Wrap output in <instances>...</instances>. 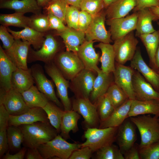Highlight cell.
Returning a JSON list of instances; mask_svg holds the SVG:
<instances>
[{"instance_id":"obj_36","label":"cell","mask_w":159,"mask_h":159,"mask_svg":"<svg viewBox=\"0 0 159 159\" xmlns=\"http://www.w3.org/2000/svg\"><path fill=\"white\" fill-rule=\"evenodd\" d=\"M23 13L15 12L11 14H1L0 23L6 27L9 26L25 28L29 27L30 17Z\"/></svg>"},{"instance_id":"obj_6","label":"cell","mask_w":159,"mask_h":159,"mask_svg":"<svg viewBox=\"0 0 159 159\" xmlns=\"http://www.w3.org/2000/svg\"><path fill=\"white\" fill-rule=\"evenodd\" d=\"M44 69L55 85L58 97L61 100L64 110H72V104L68 95V90L69 87V81L53 63L45 64Z\"/></svg>"},{"instance_id":"obj_58","label":"cell","mask_w":159,"mask_h":159,"mask_svg":"<svg viewBox=\"0 0 159 159\" xmlns=\"http://www.w3.org/2000/svg\"><path fill=\"white\" fill-rule=\"evenodd\" d=\"M51 0H37L38 5L42 8L45 7Z\"/></svg>"},{"instance_id":"obj_9","label":"cell","mask_w":159,"mask_h":159,"mask_svg":"<svg viewBox=\"0 0 159 159\" xmlns=\"http://www.w3.org/2000/svg\"><path fill=\"white\" fill-rule=\"evenodd\" d=\"M138 17L137 12L124 17L107 19L106 24L110 26L112 41L122 37L136 29Z\"/></svg>"},{"instance_id":"obj_47","label":"cell","mask_w":159,"mask_h":159,"mask_svg":"<svg viewBox=\"0 0 159 159\" xmlns=\"http://www.w3.org/2000/svg\"><path fill=\"white\" fill-rule=\"evenodd\" d=\"M8 31L7 27L1 25L0 26V39L5 50L9 49L13 45L15 39Z\"/></svg>"},{"instance_id":"obj_25","label":"cell","mask_w":159,"mask_h":159,"mask_svg":"<svg viewBox=\"0 0 159 159\" xmlns=\"http://www.w3.org/2000/svg\"><path fill=\"white\" fill-rule=\"evenodd\" d=\"M0 8L12 9L24 14L31 12L34 14L41 13L42 9L36 0H3L0 2Z\"/></svg>"},{"instance_id":"obj_21","label":"cell","mask_w":159,"mask_h":159,"mask_svg":"<svg viewBox=\"0 0 159 159\" xmlns=\"http://www.w3.org/2000/svg\"><path fill=\"white\" fill-rule=\"evenodd\" d=\"M94 42V41L85 40L80 46L77 53L84 64L85 69L97 73L101 69L97 66L99 55L93 47Z\"/></svg>"},{"instance_id":"obj_46","label":"cell","mask_w":159,"mask_h":159,"mask_svg":"<svg viewBox=\"0 0 159 159\" xmlns=\"http://www.w3.org/2000/svg\"><path fill=\"white\" fill-rule=\"evenodd\" d=\"M80 11L74 6L68 5L65 15V21L67 26L78 29V23Z\"/></svg>"},{"instance_id":"obj_24","label":"cell","mask_w":159,"mask_h":159,"mask_svg":"<svg viewBox=\"0 0 159 159\" xmlns=\"http://www.w3.org/2000/svg\"><path fill=\"white\" fill-rule=\"evenodd\" d=\"M132 100L128 99L124 103L115 108L105 120L100 121L99 128L120 126L128 118Z\"/></svg>"},{"instance_id":"obj_35","label":"cell","mask_w":159,"mask_h":159,"mask_svg":"<svg viewBox=\"0 0 159 159\" xmlns=\"http://www.w3.org/2000/svg\"><path fill=\"white\" fill-rule=\"evenodd\" d=\"M27 105L29 108H43L50 101L34 85L21 93Z\"/></svg>"},{"instance_id":"obj_14","label":"cell","mask_w":159,"mask_h":159,"mask_svg":"<svg viewBox=\"0 0 159 159\" xmlns=\"http://www.w3.org/2000/svg\"><path fill=\"white\" fill-rule=\"evenodd\" d=\"M94 73L84 69L71 80L72 87L77 98H89L96 78Z\"/></svg>"},{"instance_id":"obj_22","label":"cell","mask_w":159,"mask_h":159,"mask_svg":"<svg viewBox=\"0 0 159 159\" xmlns=\"http://www.w3.org/2000/svg\"><path fill=\"white\" fill-rule=\"evenodd\" d=\"M17 67L0 46V85L6 91L12 88L11 80L12 74Z\"/></svg>"},{"instance_id":"obj_27","label":"cell","mask_w":159,"mask_h":159,"mask_svg":"<svg viewBox=\"0 0 159 159\" xmlns=\"http://www.w3.org/2000/svg\"><path fill=\"white\" fill-rule=\"evenodd\" d=\"M138 17L136 24V37L142 34L153 33L156 30L154 28L152 22L159 19L149 8H146L137 11Z\"/></svg>"},{"instance_id":"obj_64","label":"cell","mask_w":159,"mask_h":159,"mask_svg":"<svg viewBox=\"0 0 159 159\" xmlns=\"http://www.w3.org/2000/svg\"><path fill=\"white\" fill-rule=\"evenodd\" d=\"M158 120H159V117H158Z\"/></svg>"},{"instance_id":"obj_39","label":"cell","mask_w":159,"mask_h":159,"mask_svg":"<svg viewBox=\"0 0 159 159\" xmlns=\"http://www.w3.org/2000/svg\"><path fill=\"white\" fill-rule=\"evenodd\" d=\"M68 5L65 0H51L43 9L46 14L49 13L52 14L65 24V15Z\"/></svg>"},{"instance_id":"obj_33","label":"cell","mask_w":159,"mask_h":159,"mask_svg":"<svg viewBox=\"0 0 159 159\" xmlns=\"http://www.w3.org/2000/svg\"><path fill=\"white\" fill-rule=\"evenodd\" d=\"M80 117V114L72 110L64 111L61 120L60 132L63 138L66 140L69 139L71 131L75 133L78 130L77 123Z\"/></svg>"},{"instance_id":"obj_54","label":"cell","mask_w":159,"mask_h":159,"mask_svg":"<svg viewBox=\"0 0 159 159\" xmlns=\"http://www.w3.org/2000/svg\"><path fill=\"white\" fill-rule=\"evenodd\" d=\"M123 155L125 159H140L139 146L134 144Z\"/></svg>"},{"instance_id":"obj_45","label":"cell","mask_w":159,"mask_h":159,"mask_svg":"<svg viewBox=\"0 0 159 159\" xmlns=\"http://www.w3.org/2000/svg\"><path fill=\"white\" fill-rule=\"evenodd\" d=\"M142 159H159V141L139 149Z\"/></svg>"},{"instance_id":"obj_38","label":"cell","mask_w":159,"mask_h":159,"mask_svg":"<svg viewBox=\"0 0 159 159\" xmlns=\"http://www.w3.org/2000/svg\"><path fill=\"white\" fill-rule=\"evenodd\" d=\"M7 135L9 149L13 151L19 150L24 141V136L19 126H9Z\"/></svg>"},{"instance_id":"obj_29","label":"cell","mask_w":159,"mask_h":159,"mask_svg":"<svg viewBox=\"0 0 159 159\" xmlns=\"http://www.w3.org/2000/svg\"><path fill=\"white\" fill-rule=\"evenodd\" d=\"M34 83L30 68L24 69L17 68L12 74V88L20 93L28 90Z\"/></svg>"},{"instance_id":"obj_37","label":"cell","mask_w":159,"mask_h":159,"mask_svg":"<svg viewBox=\"0 0 159 159\" xmlns=\"http://www.w3.org/2000/svg\"><path fill=\"white\" fill-rule=\"evenodd\" d=\"M54 103L49 101L42 108L46 113L50 124L59 133L61 120L64 111Z\"/></svg>"},{"instance_id":"obj_56","label":"cell","mask_w":159,"mask_h":159,"mask_svg":"<svg viewBox=\"0 0 159 159\" xmlns=\"http://www.w3.org/2000/svg\"><path fill=\"white\" fill-rule=\"evenodd\" d=\"M25 158L26 159H43L37 148H27Z\"/></svg>"},{"instance_id":"obj_10","label":"cell","mask_w":159,"mask_h":159,"mask_svg":"<svg viewBox=\"0 0 159 159\" xmlns=\"http://www.w3.org/2000/svg\"><path fill=\"white\" fill-rule=\"evenodd\" d=\"M106 12L101 11L93 16L92 21L85 32V39L88 41H98L110 43L112 42L109 31L105 27Z\"/></svg>"},{"instance_id":"obj_44","label":"cell","mask_w":159,"mask_h":159,"mask_svg":"<svg viewBox=\"0 0 159 159\" xmlns=\"http://www.w3.org/2000/svg\"><path fill=\"white\" fill-rule=\"evenodd\" d=\"M105 7L102 0H82L80 9L87 12L93 16L102 11Z\"/></svg>"},{"instance_id":"obj_63","label":"cell","mask_w":159,"mask_h":159,"mask_svg":"<svg viewBox=\"0 0 159 159\" xmlns=\"http://www.w3.org/2000/svg\"><path fill=\"white\" fill-rule=\"evenodd\" d=\"M3 0H0V2L2 1H3Z\"/></svg>"},{"instance_id":"obj_18","label":"cell","mask_w":159,"mask_h":159,"mask_svg":"<svg viewBox=\"0 0 159 159\" xmlns=\"http://www.w3.org/2000/svg\"><path fill=\"white\" fill-rule=\"evenodd\" d=\"M31 45L28 42L16 39L12 46L5 52L15 66L27 69V59Z\"/></svg>"},{"instance_id":"obj_59","label":"cell","mask_w":159,"mask_h":159,"mask_svg":"<svg viewBox=\"0 0 159 159\" xmlns=\"http://www.w3.org/2000/svg\"><path fill=\"white\" fill-rule=\"evenodd\" d=\"M151 11L159 18V6L149 8Z\"/></svg>"},{"instance_id":"obj_51","label":"cell","mask_w":159,"mask_h":159,"mask_svg":"<svg viewBox=\"0 0 159 159\" xmlns=\"http://www.w3.org/2000/svg\"><path fill=\"white\" fill-rule=\"evenodd\" d=\"M136 5L133 9V12L146 8L159 6V0H136Z\"/></svg>"},{"instance_id":"obj_30","label":"cell","mask_w":159,"mask_h":159,"mask_svg":"<svg viewBox=\"0 0 159 159\" xmlns=\"http://www.w3.org/2000/svg\"><path fill=\"white\" fill-rule=\"evenodd\" d=\"M140 38L145 48L151 68L159 73V69L156 65L155 56L159 43V30L148 34H142Z\"/></svg>"},{"instance_id":"obj_61","label":"cell","mask_w":159,"mask_h":159,"mask_svg":"<svg viewBox=\"0 0 159 159\" xmlns=\"http://www.w3.org/2000/svg\"><path fill=\"white\" fill-rule=\"evenodd\" d=\"M155 60L156 65L159 69V43L158 47L155 54Z\"/></svg>"},{"instance_id":"obj_13","label":"cell","mask_w":159,"mask_h":159,"mask_svg":"<svg viewBox=\"0 0 159 159\" xmlns=\"http://www.w3.org/2000/svg\"><path fill=\"white\" fill-rule=\"evenodd\" d=\"M30 69L35 83L38 89L50 100L59 107L63 105L57 97L52 81L45 76L42 67L36 64L32 66Z\"/></svg>"},{"instance_id":"obj_62","label":"cell","mask_w":159,"mask_h":159,"mask_svg":"<svg viewBox=\"0 0 159 159\" xmlns=\"http://www.w3.org/2000/svg\"><path fill=\"white\" fill-rule=\"evenodd\" d=\"M157 24L159 26V21L158 22Z\"/></svg>"},{"instance_id":"obj_49","label":"cell","mask_w":159,"mask_h":159,"mask_svg":"<svg viewBox=\"0 0 159 159\" xmlns=\"http://www.w3.org/2000/svg\"><path fill=\"white\" fill-rule=\"evenodd\" d=\"M93 153L88 147H81L74 151L69 159H90Z\"/></svg>"},{"instance_id":"obj_4","label":"cell","mask_w":159,"mask_h":159,"mask_svg":"<svg viewBox=\"0 0 159 159\" xmlns=\"http://www.w3.org/2000/svg\"><path fill=\"white\" fill-rule=\"evenodd\" d=\"M118 128H87L84 135L86 141L80 144L81 147H88L94 153L103 147L113 144L115 141Z\"/></svg>"},{"instance_id":"obj_19","label":"cell","mask_w":159,"mask_h":159,"mask_svg":"<svg viewBox=\"0 0 159 159\" xmlns=\"http://www.w3.org/2000/svg\"><path fill=\"white\" fill-rule=\"evenodd\" d=\"M134 125L130 119H126L118 127L115 141L123 154L134 145L137 139Z\"/></svg>"},{"instance_id":"obj_23","label":"cell","mask_w":159,"mask_h":159,"mask_svg":"<svg viewBox=\"0 0 159 159\" xmlns=\"http://www.w3.org/2000/svg\"><path fill=\"white\" fill-rule=\"evenodd\" d=\"M56 34L62 39L67 51L76 53L86 40L85 32L67 26L64 31Z\"/></svg>"},{"instance_id":"obj_1","label":"cell","mask_w":159,"mask_h":159,"mask_svg":"<svg viewBox=\"0 0 159 159\" xmlns=\"http://www.w3.org/2000/svg\"><path fill=\"white\" fill-rule=\"evenodd\" d=\"M18 126L23 135V143L27 148H37L54 139L59 133L49 122H37Z\"/></svg>"},{"instance_id":"obj_8","label":"cell","mask_w":159,"mask_h":159,"mask_svg":"<svg viewBox=\"0 0 159 159\" xmlns=\"http://www.w3.org/2000/svg\"><path fill=\"white\" fill-rule=\"evenodd\" d=\"M72 107V110L82 116L86 129L99 128L100 120L97 107L95 104L91 102L89 98H77L73 101Z\"/></svg>"},{"instance_id":"obj_55","label":"cell","mask_w":159,"mask_h":159,"mask_svg":"<svg viewBox=\"0 0 159 159\" xmlns=\"http://www.w3.org/2000/svg\"><path fill=\"white\" fill-rule=\"evenodd\" d=\"M27 148L24 147L21 148L17 153L11 154L8 151L3 157L4 159H23L25 156Z\"/></svg>"},{"instance_id":"obj_42","label":"cell","mask_w":159,"mask_h":159,"mask_svg":"<svg viewBox=\"0 0 159 159\" xmlns=\"http://www.w3.org/2000/svg\"><path fill=\"white\" fill-rule=\"evenodd\" d=\"M106 93L115 108L129 99L125 92L114 82L110 85Z\"/></svg>"},{"instance_id":"obj_41","label":"cell","mask_w":159,"mask_h":159,"mask_svg":"<svg viewBox=\"0 0 159 159\" xmlns=\"http://www.w3.org/2000/svg\"><path fill=\"white\" fill-rule=\"evenodd\" d=\"M97 159H125L119 147L113 144L103 147L97 151Z\"/></svg>"},{"instance_id":"obj_5","label":"cell","mask_w":159,"mask_h":159,"mask_svg":"<svg viewBox=\"0 0 159 159\" xmlns=\"http://www.w3.org/2000/svg\"><path fill=\"white\" fill-rule=\"evenodd\" d=\"M133 31L114 41L112 45L115 61L117 63L124 64L133 58L137 48L138 41Z\"/></svg>"},{"instance_id":"obj_57","label":"cell","mask_w":159,"mask_h":159,"mask_svg":"<svg viewBox=\"0 0 159 159\" xmlns=\"http://www.w3.org/2000/svg\"><path fill=\"white\" fill-rule=\"evenodd\" d=\"M82 0H65L68 4L78 9H80L81 3Z\"/></svg>"},{"instance_id":"obj_28","label":"cell","mask_w":159,"mask_h":159,"mask_svg":"<svg viewBox=\"0 0 159 159\" xmlns=\"http://www.w3.org/2000/svg\"><path fill=\"white\" fill-rule=\"evenodd\" d=\"M146 114H153L159 117V102L154 100H132L128 117Z\"/></svg>"},{"instance_id":"obj_12","label":"cell","mask_w":159,"mask_h":159,"mask_svg":"<svg viewBox=\"0 0 159 159\" xmlns=\"http://www.w3.org/2000/svg\"><path fill=\"white\" fill-rule=\"evenodd\" d=\"M3 104L10 115H18L26 111L29 108L21 93L11 88L8 91L0 89V104Z\"/></svg>"},{"instance_id":"obj_3","label":"cell","mask_w":159,"mask_h":159,"mask_svg":"<svg viewBox=\"0 0 159 159\" xmlns=\"http://www.w3.org/2000/svg\"><path fill=\"white\" fill-rule=\"evenodd\" d=\"M80 144L69 143L58 134L53 139L39 146L37 149L43 159H69L74 151L81 147Z\"/></svg>"},{"instance_id":"obj_40","label":"cell","mask_w":159,"mask_h":159,"mask_svg":"<svg viewBox=\"0 0 159 159\" xmlns=\"http://www.w3.org/2000/svg\"><path fill=\"white\" fill-rule=\"evenodd\" d=\"M94 104L97 106L100 121L107 119L115 109L107 93L100 97Z\"/></svg>"},{"instance_id":"obj_60","label":"cell","mask_w":159,"mask_h":159,"mask_svg":"<svg viewBox=\"0 0 159 159\" xmlns=\"http://www.w3.org/2000/svg\"><path fill=\"white\" fill-rule=\"evenodd\" d=\"M104 3L105 7H108L109 6L113 4L117 0H102Z\"/></svg>"},{"instance_id":"obj_34","label":"cell","mask_w":159,"mask_h":159,"mask_svg":"<svg viewBox=\"0 0 159 159\" xmlns=\"http://www.w3.org/2000/svg\"><path fill=\"white\" fill-rule=\"evenodd\" d=\"M93 88L89 97L90 101L95 103L102 96L106 93L112 82L111 74H107L101 71L97 73Z\"/></svg>"},{"instance_id":"obj_20","label":"cell","mask_w":159,"mask_h":159,"mask_svg":"<svg viewBox=\"0 0 159 159\" xmlns=\"http://www.w3.org/2000/svg\"><path fill=\"white\" fill-rule=\"evenodd\" d=\"M37 122H49V121L46 113L42 108H30L26 111L20 115H10L9 126H18Z\"/></svg>"},{"instance_id":"obj_48","label":"cell","mask_w":159,"mask_h":159,"mask_svg":"<svg viewBox=\"0 0 159 159\" xmlns=\"http://www.w3.org/2000/svg\"><path fill=\"white\" fill-rule=\"evenodd\" d=\"M93 16L87 12L80 11L78 23V29L85 32L91 23Z\"/></svg>"},{"instance_id":"obj_16","label":"cell","mask_w":159,"mask_h":159,"mask_svg":"<svg viewBox=\"0 0 159 159\" xmlns=\"http://www.w3.org/2000/svg\"><path fill=\"white\" fill-rule=\"evenodd\" d=\"M130 67L139 72L157 91L159 92V73L150 67L143 59L139 47L130 61Z\"/></svg>"},{"instance_id":"obj_15","label":"cell","mask_w":159,"mask_h":159,"mask_svg":"<svg viewBox=\"0 0 159 159\" xmlns=\"http://www.w3.org/2000/svg\"><path fill=\"white\" fill-rule=\"evenodd\" d=\"M135 70L130 66L117 63L113 73L114 83L126 94L129 99H135L132 85V77Z\"/></svg>"},{"instance_id":"obj_26","label":"cell","mask_w":159,"mask_h":159,"mask_svg":"<svg viewBox=\"0 0 159 159\" xmlns=\"http://www.w3.org/2000/svg\"><path fill=\"white\" fill-rule=\"evenodd\" d=\"M8 31L15 39H20L29 42L35 50L41 48L45 39L46 33H42L27 27L20 31L12 30L7 27Z\"/></svg>"},{"instance_id":"obj_53","label":"cell","mask_w":159,"mask_h":159,"mask_svg":"<svg viewBox=\"0 0 159 159\" xmlns=\"http://www.w3.org/2000/svg\"><path fill=\"white\" fill-rule=\"evenodd\" d=\"M9 149L7 135V130H0V158L1 159L4 154Z\"/></svg>"},{"instance_id":"obj_32","label":"cell","mask_w":159,"mask_h":159,"mask_svg":"<svg viewBox=\"0 0 159 159\" xmlns=\"http://www.w3.org/2000/svg\"><path fill=\"white\" fill-rule=\"evenodd\" d=\"M136 5V0H117L107 7L106 18L112 19L125 17Z\"/></svg>"},{"instance_id":"obj_11","label":"cell","mask_w":159,"mask_h":159,"mask_svg":"<svg viewBox=\"0 0 159 159\" xmlns=\"http://www.w3.org/2000/svg\"><path fill=\"white\" fill-rule=\"evenodd\" d=\"M59 48V44L54 37L51 34H46L40 49L35 50L30 48L27 62L40 61L45 64L51 63Z\"/></svg>"},{"instance_id":"obj_50","label":"cell","mask_w":159,"mask_h":159,"mask_svg":"<svg viewBox=\"0 0 159 159\" xmlns=\"http://www.w3.org/2000/svg\"><path fill=\"white\" fill-rule=\"evenodd\" d=\"M46 14L48 16L50 30L54 29L57 31V32H59L64 31L67 28V26L59 18L51 13Z\"/></svg>"},{"instance_id":"obj_17","label":"cell","mask_w":159,"mask_h":159,"mask_svg":"<svg viewBox=\"0 0 159 159\" xmlns=\"http://www.w3.org/2000/svg\"><path fill=\"white\" fill-rule=\"evenodd\" d=\"M132 85L135 99L140 101L154 100L159 102V92L138 71L135 70Z\"/></svg>"},{"instance_id":"obj_52","label":"cell","mask_w":159,"mask_h":159,"mask_svg":"<svg viewBox=\"0 0 159 159\" xmlns=\"http://www.w3.org/2000/svg\"><path fill=\"white\" fill-rule=\"evenodd\" d=\"M10 115L4 105L0 104V130H7Z\"/></svg>"},{"instance_id":"obj_2","label":"cell","mask_w":159,"mask_h":159,"mask_svg":"<svg viewBox=\"0 0 159 159\" xmlns=\"http://www.w3.org/2000/svg\"><path fill=\"white\" fill-rule=\"evenodd\" d=\"M158 117L143 115L129 117L138 128L140 136L139 149L159 141Z\"/></svg>"},{"instance_id":"obj_31","label":"cell","mask_w":159,"mask_h":159,"mask_svg":"<svg viewBox=\"0 0 159 159\" xmlns=\"http://www.w3.org/2000/svg\"><path fill=\"white\" fill-rule=\"evenodd\" d=\"M96 47L101 51V56L99 60L101 64V70L107 74L113 73L115 69V56L113 45L100 42Z\"/></svg>"},{"instance_id":"obj_43","label":"cell","mask_w":159,"mask_h":159,"mask_svg":"<svg viewBox=\"0 0 159 159\" xmlns=\"http://www.w3.org/2000/svg\"><path fill=\"white\" fill-rule=\"evenodd\" d=\"M29 27L38 32L46 33L50 30L47 15L41 13L30 17Z\"/></svg>"},{"instance_id":"obj_7","label":"cell","mask_w":159,"mask_h":159,"mask_svg":"<svg viewBox=\"0 0 159 159\" xmlns=\"http://www.w3.org/2000/svg\"><path fill=\"white\" fill-rule=\"evenodd\" d=\"M55 61L56 66L65 77L68 79L72 80L85 69L77 53L72 52L66 51L60 53Z\"/></svg>"}]
</instances>
